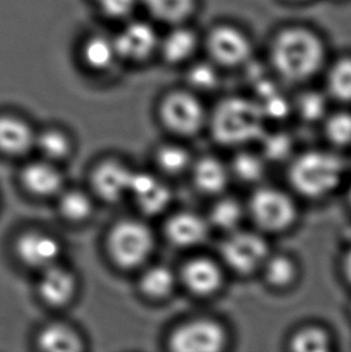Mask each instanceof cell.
<instances>
[{
  "label": "cell",
  "mask_w": 351,
  "mask_h": 352,
  "mask_svg": "<svg viewBox=\"0 0 351 352\" xmlns=\"http://www.w3.org/2000/svg\"><path fill=\"white\" fill-rule=\"evenodd\" d=\"M265 167L260 157L249 153L238 154L233 160L235 175L244 182H257L262 178Z\"/></svg>",
  "instance_id": "f546056e"
},
{
  "label": "cell",
  "mask_w": 351,
  "mask_h": 352,
  "mask_svg": "<svg viewBox=\"0 0 351 352\" xmlns=\"http://www.w3.org/2000/svg\"><path fill=\"white\" fill-rule=\"evenodd\" d=\"M151 230L138 221H122L114 226L109 234L111 255L119 266L131 268L147 260L153 250Z\"/></svg>",
  "instance_id": "277c9868"
},
{
  "label": "cell",
  "mask_w": 351,
  "mask_h": 352,
  "mask_svg": "<svg viewBox=\"0 0 351 352\" xmlns=\"http://www.w3.org/2000/svg\"><path fill=\"white\" fill-rule=\"evenodd\" d=\"M290 140L288 136L278 133L267 138L265 141V153L267 157L278 160L289 153Z\"/></svg>",
  "instance_id": "8d00e7d4"
},
{
  "label": "cell",
  "mask_w": 351,
  "mask_h": 352,
  "mask_svg": "<svg viewBox=\"0 0 351 352\" xmlns=\"http://www.w3.org/2000/svg\"><path fill=\"white\" fill-rule=\"evenodd\" d=\"M222 256L233 271L251 273L262 266L267 257V244L260 236L235 232L223 243Z\"/></svg>",
  "instance_id": "52a82bcc"
},
{
  "label": "cell",
  "mask_w": 351,
  "mask_h": 352,
  "mask_svg": "<svg viewBox=\"0 0 351 352\" xmlns=\"http://www.w3.org/2000/svg\"><path fill=\"white\" fill-rule=\"evenodd\" d=\"M211 219L215 226L223 230L237 228L242 220V210L236 201L223 200L214 206Z\"/></svg>",
  "instance_id": "83f0119b"
},
{
  "label": "cell",
  "mask_w": 351,
  "mask_h": 352,
  "mask_svg": "<svg viewBox=\"0 0 351 352\" xmlns=\"http://www.w3.org/2000/svg\"><path fill=\"white\" fill-rule=\"evenodd\" d=\"M194 179L200 190L217 194L223 190L228 183V171L217 159L204 157L195 166Z\"/></svg>",
  "instance_id": "7402d4cb"
},
{
  "label": "cell",
  "mask_w": 351,
  "mask_h": 352,
  "mask_svg": "<svg viewBox=\"0 0 351 352\" xmlns=\"http://www.w3.org/2000/svg\"><path fill=\"white\" fill-rule=\"evenodd\" d=\"M82 58L86 65L96 72L109 70L118 58L114 38L93 35L82 46Z\"/></svg>",
  "instance_id": "d6986e66"
},
{
  "label": "cell",
  "mask_w": 351,
  "mask_h": 352,
  "mask_svg": "<svg viewBox=\"0 0 351 352\" xmlns=\"http://www.w3.org/2000/svg\"><path fill=\"white\" fill-rule=\"evenodd\" d=\"M326 135L331 142L337 146H347L351 143V115L339 113L328 119Z\"/></svg>",
  "instance_id": "1f68e13d"
},
{
  "label": "cell",
  "mask_w": 351,
  "mask_h": 352,
  "mask_svg": "<svg viewBox=\"0 0 351 352\" xmlns=\"http://www.w3.org/2000/svg\"><path fill=\"white\" fill-rule=\"evenodd\" d=\"M198 47V38L193 30L182 27L180 24L173 25L169 33L160 38L158 51L162 58L171 64H178L188 60Z\"/></svg>",
  "instance_id": "9a60e30c"
},
{
  "label": "cell",
  "mask_w": 351,
  "mask_h": 352,
  "mask_svg": "<svg viewBox=\"0 0 351 352\" xmlns=\"http://www.w3.org/2000/svg\"><path fill=\"white\" fill-rule=\"evenodd\" d=\"M61 247L56 239L41 234H27L17 243V252L22 261L32 267L46 270L59 256Z\"/></svg>",
  "instance_id": "8fae6325"
},
{
  "label": "cell",
  "mask_w": 351,
  "mask_h": 352,
  "mask_svg": "<svg viewBox=\"0 0 351 352\" xmlns=\"http://www.w3.org/2000/svg\"><path fill=\"white\" fill-rule=\"evenodd\" d=\"M175 284L173 274L167 267H154L143 276L142 290L151 297L160 298L171 292Z\"/></svg>",
  "instance_id": "cb8c5ba5"
},
{
  "label": "cell",
  "mask_w": 351,
  "mask_h": 352,
  "mask_svg": "<svg viewBox=\"0 0 351 352\" xmlns=\"http://www.w3.org/2000/svg\"><path fill=\"white\" fill-rule=\"evenodd\" d=\"M344 270H345V274H347L348 279L351 281V252L348 254L345 257V263H344Z\"/></svg>",
  "instance_id": "74e56055"
},
{
  "label": "cell",
  "mask_w": 351,
  "mask_h": 352,
  "mask_svg": "<svg viewBox=\"0 0 351 352\" xmlns=\"http://www.w3.org/2000/svg\"><path fill=\"white\" fill-rule=\"evenodd\" d=\"M159 164L169 173H178L183 171L189 164V155L183 148L170 147L162 148L159 153Z\"/></svg>",
  "instance_id": "d6a6232c"
},
{
  "label": "cell",
  "mask_w": 351,
  "mask_h": 352,
  "mask_svg": "<svg viewBox=\"0 0 351 352\" xmlns=\"http://www.w3.org/2000/svg\"><path fill=\"white\" fill-rule=\"evenodd\" d=\"M141 4V0H99V9L112 19H128Z\"/></svg>",
  "instance_id": "836d02e7"
},
{
  "label": "cell",
  "mask_w": 351,
  "mask_h": 352,
  "mask_svg": "<svg viewBox=\"0 0 351 352\" xmlns=\"http://www.w3.org/2000/svg\"><path fill=\"white\" fill-rule=\"evenodd\" d=\"M141 4L158 22L178 25L193 14L196 0H141Z\"/></svg>",
  "instance_id": "ffe728a7"
},
{
  "label": "cell",
  "mask_w": 351,
  "mask_h": 352,
  "mask_svg": "<svg viewBox=\"0 0 351 352\" xmlns=\"http://www.w3.org/2000/svg\"><path fill=\"white\" fill-rule=\"evenodd\" d=\"M23 182L29 190L38 195H53L62 188V176L54 167L36 162L23 172Z\"/></svg>",
  "instance_id": "44dd1931"
},
{
  "label": "cell",
  "mask_w": 351,
  "mask_h": 352,
  "mask_svg": "<svg viewBox=\"0 0 351 352\" xmlns=\"http://www.w3.org/2000/svg\"><path fill=\"white\" fill-rule=\"evenodd\" d=\"M177 352H215L225 344L223 329L212 321H194L177 329L171 338Z\"/></svg>",
  "instance_id": "9c48e42d"
},
{
  "label": "cell",
  "mask_w": 351,
  "mask_h": 352,
  "mask_svg": "<svg viewBox=\"0 0 351 352\" xmlns=\"http://www.w3.org/2000/svg\"><path fill=\"white\" fill-rule=\"evenodd\" d=\"M266 279L270 285L281 286L289 285L294 280L296 276V268L291 260L285 256H277L270 258L266 263Z\"/></svg>",
  "instance_id": "484cf974"
},
{
  "label": "cell",
  "mask_w": 351,
  "mask_h": 352,
  "mask_svg": "<svg viewBox=\"0 0 351 352\" xmlns=\"http://www.w3.org/2000/svg\"><path fill=\"white\" fill-rule=\"evenodd\" d=\"M323 58L320 40L304 29L286 30L273 46L275 69L289 81H302L312 76L321 65Z\"/></svg>",
  "instance_id": "6da1fadb"
},
{
  "label": "cell",
  "mask_w": 351,
  "mask_h": 352,
  "mask_svg": "<svg viewBox=\"0 0 351 352\" xmlns=\"http://www.w3.org/2000/svg\"><path fill=\"white\" fill-rule=\"evenodd\" d=\"M34 135L27 124L14 117H0V149L9 154H23L33 146Z\"/></svg>",
  "instance_id": "ac0fdd59"
},
{
  "label": "cell",
  "mask_w": 351,
  "mask_h": 352,
  "mask_svg": "<svg viewBox=\"0 0 351 352\" xmlns=\"http://www.w3.org/2000/svg\"><path fill=\"white\" fill-rule=\"evenodd\" d=\"M330 345L328 334L323 329L309 327L299 331L291 339V350L296 352H323Z\"/></svg>",
  "instance_id": "d4e9b609"
},
{
  "label": "cell",
  "mask_w": 351,
  "mask_h": 352,
  "mask_svg": "<svg viewBox=\"0 0 351 352\" xmlns=\"http://www.w3.org/2000/svg\"><path fill=\"white\" fill-rule=\"evenodd\" d=\"M39 289L43 300L50 305H62L72 298L75 280L69 272L53 265L43 272Z\"/></svg>",
  "instance_id": "e0dca14e"
},
{
  "label": "cell",
  "mask_w": 351,
  "mask_h": 352,
  "mask_svg": "<svg viewBox=\"0 0 351 352\" xmlns=\"http://www.w3.org/2000/svg\"><path fill=\"white\" fill-rule=\"evenodd\" d=\"M325 100L323 96L315 94V93H308L301 98L299 107L301 115L307 120H315L319 119L325 112Z\"/></svg>",
  "instance_id": "d590c367"
},
{
  "label": "cell",
  "mask_w": 351,
  "mask_h": 352,
  "mask_svg": "<svg viewBox=\"0 0 351 352\" xmlns=\"http://www.w3.org/2000/svg\"><path fill=\"white\" fill-rule=\"evenodd\" d=\"M343 162L325 152H309L295 160L290 168V182L295 189L308 197H320L339 184Z\"/></svg>",
  "instance_id": "3957f363"
},
{
  "label": "cell",
  "mask_w": 351,
  "mask_h": 352,
  "mask_svg": "<svg viewBox=\"0 0 351 352\" xmlns=\"http://www.w3.org/2000/svg\"><path fill=\"white\" fill-rule=\"evenodd\" d=\"M40 346L46 351L70 352L80 350V340L70 329L51 326L39 337Z\"/></svg>",
  "instance_id": "603a6c76"
},
{
  "label": "cell",
  "mask_w": 351,
  "mask_h": 352,
  "mask_svg": "<svg viewBox=\"0 0 351 352\" xmlns=\"http://www.w3.org/2000/svg\"><path fill=\"white\" fill-rule=\"evenodd\" d=\"M114 40L119 59L140 63L157 52L160 38L152 24L138 19L124 24Z\"/></svg>",
  "instance_id": "8992f818"
},
{
  "label": "cell",
  "mask_w": 351,
  "mask_h": 352,
  "mask_svg": "<svg viewBox=\"0 0 351 352\" xmlns=\"http://www.w3.org/2000/svg\"><path fill=\"white\" fill-rule=\"evenodd\" d=\"M190 85L198 89H211L217 85V74L209 64H198L188 74Z\"/></svg>",
  "instance_id": "e575fe53"
},
{
  "label": "cell",
  "mask_w": 351,
  "mask_h": 352,
  "mask_svg": "<svg viewBox=\"0 0 351 352\" xmlns=\"http://www.w3.org/2000/svg\"><path fill=\"white\" fill-rule=\"evenodd\" d=\"M328 87L338 99L351 100V59H345L334 65L330 74Z\"/></svg>",
  "instance_id": "4316f807"
},
{
  "label": "cell",
  "mask_w": 351,
  "mask_h": 352,
  "mask_svg": "<svg viewBox=\"0 0 351 352\" xmlns=\"http://www.w3.org/2000/svg\"><path fill=\"white\" fill-rule=\"evenodd\" d=\"M40 151L50 159H61L69 152V141L58 131H46L38 140Z\"/></svg>",
  "instance_id": "4dcf8cb0"
},
{
  "label": "cell",
  "mask_w": 351,
  "mask_h": 352,
  "mask_svg": "<svg viewBox=\"0 0 351 352\" xmlns=\"http://www.w3.org/2000/svg\"><path fill=\"white\" fill-rule=\"evenodd\" d=\"M162 116L169 128L182 135L198 133L204 120V107L200 101L184 91L167 96L162 102Z\"/></svg>",
  "instance_id": "ba28073f"
},
{
  "label": "cell",
  "mask_w": 351,
  "mask_h": 352,
  "mask_svg": "<svg viewBox=\"0 0 351 352\" xmlns=\"http://www.w3.org/2000/svg\"><path fill=\"white\" fill-rule=\"evenodd\" d=\"M61 210L67 219L74 221L86 219L92 212L89 199L80 191H72L63 196Z\"/></svg>",
  "instance_id": "f1b7e54d"
},
{
  "label": "cell",
  "mask_w": 351,
  "mask_h": 352,
  "mask_svg": "<svg viewBox=\"0 0 351 352\" xmlns=\"http://www.w3.org/2000/svg\"><path fill=\"white\" fill-rule=\"evenodd\" d=\"M167 236L180 247H193L202 242L209 226L201 217L193 213H180L172 218L167 228Z\"/></svg>",
  "instance_id": "2e32d148"
},
{
  "label": "cell",
  "mask_w": 351,
  "mask_h": 352,
  "mask_svg": "<svg viewBox=\"0 0 351 352\" xmlns=\"http://www.w3.org/2000/svg\"><path fill=\"white\" fill-rule=\"evenodd\" d=\"M249 210L257 226L267 231H281L292 224L296 215L292 201L281 191L264 188L253 195Z\"/></svg>",
  "instance_id": "5b68a950"
},
{
  "label": "cell",
  "mask_w": 351,
  "mask_h": 352,
  "mask_svg": "<svg viewBox=\"0 0 351 352\" xmlns=\"http://www.w3.org/2000/svg\"><path fill=\"white\" fill-rule=\"evenodd\" d=\"M133 173L117 162L103 164L93 178L95 190L104 200H119L130 191Z\"/></svg>",
  "instance_id": "4fadbf2b"
},
{
  "label": "cell",
  "mask_w": 351,
  "mask_h": 352,
  "mask_svg": "<svg viewBox=\"0 0 351 352\" xmlns=\"http://www.w3.org/2000/svg\"><path fill=\"white\" fill-rule=\"evenodd\" d=\"M183 280L191 292L201 296L211 295L218 290L222 273L214 262L207 258H196L184 267Z\"/></svg>",
  "instance_id": "5bb4252c"
},
{
  "label": "cell",
  "mask_w": 351,
  "mask_h": 352,
  "mask_svg": "<svg viewBox=\"0 0 351 352\" xmlns=\"http://www.w3.org/2000/svg\"><path fill=\"white\" fill-rule=\"evenodd\" d=\"M211 56L223 65H237L244 62L251 53L247 38L236 29L219 27L209 34L207 40Z\"/></svg>",
  "instance_id": "30bf717a"
},
{
  "label": "cell",
  "mask_w": 351,
  "mask_h": 352,
  "mask_svg": "<svg viewBox=\"0 0 351 352\" xmlns=\"http://www.w3.org/2000/svg\"><path fill=\"white\" fill-rule=\"evenodd\" d=\"M130 191L148 214L160 213L171 200V194L167 186L147 173H133Z\"/></svg>",
  "instance_id": "7c38bea8"
},
{
  "label": "cell",
  "mask_w": 351,
  "mask_h": 352,
  "mask_svg": "<svg viewBox=\"0 0 351 352\" xmlns=\"http://www.w3.org/2000/svg\"><path fill=\"white\" fill-rule=\"evenodd\" d=\"M212 131L223 144H240L262 138L264 112L262 106L244 99H228L214 111Z\"/></svg>",
  "instance_id": "7a4b0ae2"
}]
</instances>
